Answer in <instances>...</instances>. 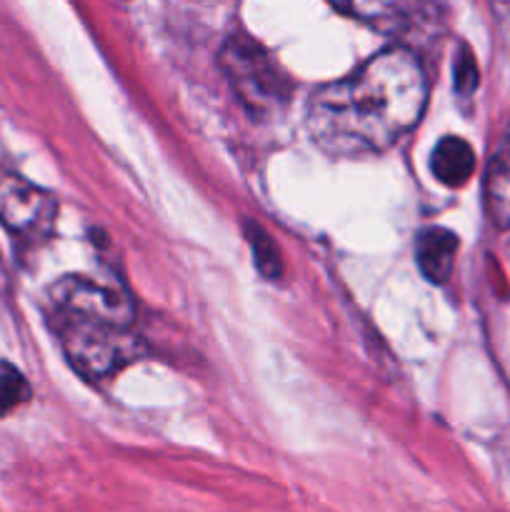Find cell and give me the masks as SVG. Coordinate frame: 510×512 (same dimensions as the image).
Here are the masks:
<instances>
[{"mask_svg": "<svg viewBox=\"0 0 510 512\" xmlns=\"http://www.w3.org/2000/svg\"><path fill=\"white\" fill-rule=\"evenodd\" d=\"M428 105L423 60L408 45H388L345 78L310 95L305 125L335 158L383 153L420 123Z\"/></svg>", "mask_w": 510, "mask_h": 512, "instance_id": "cell-1", "label": "cell"}, {"mask_svg": "<svg viewBox=\"0 0 510 512\" xmlns=\"http://www.w3.org/2000/svg\"><path fill=\"white\" fill-rule=\"evenodd\" d=\"M48 318L65 358L88 380L110 378L145 353L133 303L113 285L60 278L48 290Z\"/></svg>", "mask_w": 510, "mask_h": 512, "instance_id": "cell-2", "label": "cell"}, {"mask_svg": "<svg viewBox=\"0 0 510 512\" xmlns=\"http://www.w3.org/2000/svg\"><path fill=\"white\" fill-rule=\"evenodd\" d=\"M218 60L240 103L255 118H273L293 98V83L285 70L250 35H228Z\"/></svg>", "mask_w": 510, "mask_h": 512, "instance_id": "cell-3", "label": "cell"}, {"mask_svg": "<svg viewBox=\"0 0 510 512\" xmlns=\"http://www.w3.org/2000/svg\"><path fill=\"white\" fill-rule=\"evenodd\" d=\"M58 203L23 175L0 173V223L20 240L38 243L53 233Z\"/></svg>", "mask_w": 510, "mask_h": 512, "instance_id": "cell-4", "label": "cell"}, {"mask_svg": "<svg viewBox=\"0 0 510 512\" xmlns=\"http://www.w3.org/2000/svg\"><path fill=\"white\" fill-rule=\"evenodd\" d=\"M455 253H458V235L450 233L448 228L430 225V228L420 230L418 238H415V260H418L420 273L435 285L450 278Z\"/></svg>", "mask_w": 510, "mask_h": 512, "instance_id": "cell-5", "label": "cell"}, {"mask_svg": "<svg viewBox=\"0 0 510 512\" xmlns=\"http://www.w3.org/2000/svg\"><path fill=\"white\" fill-rule=\"evenodd\" d=\"M430 170H433L435 180L448 188H460L468 183L475 173V153L468 140L458 138V135L440 138L430 155Z\"/></svg>", "mask_w": 510, "mask_h": 512, "instance_id": "cell-6", "label": "cell"}, {"mask_svg": "<svg viewBox=\"0 0 510 512\" xmlns=\"http://www.w3.org/2000/svg\"><path fill=\"white\" fill-rule=\"evenodd\" d=\"M483 198L495 228H510V148L498 150L485 170Z\"/></svg>", "mask_w": 510, "mask_h": 512, "instance_id": "cell-7", "label": "cell"}, {"mask_svg": "<svg viewBox=\"0 0 510 512\" xmlns=\"http://www.w3.org/2000/svg\"><path fill=\"white\" fill-rule=\"evenodd\" d=\"M340 13L350 15V18H358L360 23H368L373 28L383 30V33H403L405 28H410L415 13L420 10V5H408V3H340L335 5Z\"/></svg>", "mask_w": 510, "mask_h": 512, "instance_id": "cell-8", "label": "cell"}, {"mask_svg": "<svg viewBox=\"0 0 510 512\" xmlns=\"http://www.w3.org/2000/svg\"><path fill=\"white\" fill-rule=\"evenodd\" d=\"M245 238H248L250 250H253L255 265H258L260 275L268 280H278L283 275V260H280L278 245L270 238L268 230L255 220L245 223Z\"/></svg>", "mask_w": 510, "mask_h": 512, "instance_id": "cell-9", "label": "cell"}, {"mask_svg": "<svg viewBox=\"0 0 510 512\" xmlns=\"http://www.w3.org/2000/svg\"><path fill=\"white\" fill-rule=\"evenodd\" d=\"M33 395L28 378L8 360H0V415L13 413Z\"/></svg>", "mask_w": 510, "mask_h": 512, "instance_id": "cell-10", "label": "cell"}, {"mask_svg": "<svg viewBox=\"0 0 510 512\" xmlns=\"http://www.w3.org/2000/svg\"><path fill=\"white\" fill-rule=\"evenodd\" d=\"M455 90L460 95H470L475 88H478V63H475L470 48L460 45L458 60H455Z\"/></svg>", "mask_w": 510, "mask_h": 512, "instance_id": "cell-11", "label": "cell"}]
</instances>
